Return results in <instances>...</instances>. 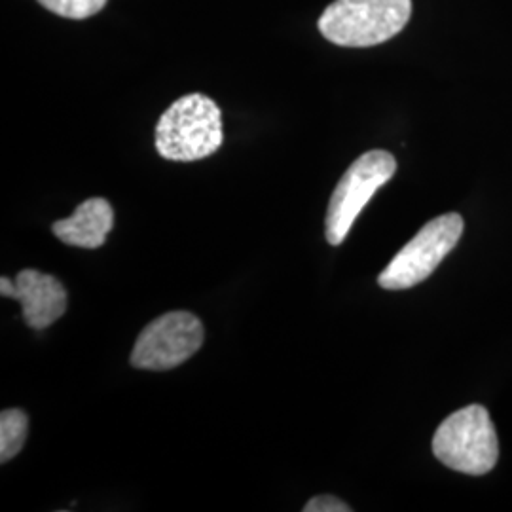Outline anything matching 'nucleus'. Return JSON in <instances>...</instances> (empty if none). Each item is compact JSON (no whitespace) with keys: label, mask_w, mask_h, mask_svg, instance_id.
<instances>
[{"label":"nucleus","mask_w":512,"mask_h":512,"mask_svg":"<svg viewBox=\"0 0 512 512\" xmlns=\"http://www.w3.org/2000/svg\"><path fill=\"white\" fill-rule=\"evenodd\" d=\"M224 141L219 105L203 93L177 99L156 126V150L171 162H198Z\"/></svg>","instance_id":"1"},{"label":"nucleus","mask_w":512,"mask_h":512,"mask_svg":"<svg viewBox=\"0 0 512 512\" xmlns=\"http://www.w3.org/2000/svg\"><path fill=\"white\" fill-rule=\"evenodd\" d=\"M412 0H334L319 18L321 35L346 48H368L399 35Z\"/></svg>","instance_id":"2"},{"label":"nucleus","mask_w":512,"mask_h":512,"mask_svg":"<svg viewBox=\"0 0 512 512\" xmlns=\"http://www.w3.org/2000/svg\"><path fill=\"white\" fill-rule=\"evenodd\" d=\"M433 454L458 473H490L499 458V442L488 410L471 404L450 414L433 437Z\"/></svg>","instance_id":"3"},{"label":"nucleus","mask_w":512,"mask_h":512,"mask_svg":"<svg viewBox=\"0 0 512 512\" xmlns=\"http://www.w3.org/2000/svg\"><path fill=\"white\" fill-rule=\"evenodd\" d=\"M463 234V219L458 213H446L429 220L410 239L378 277L385 291H404L420 285L452 253Z\"/></svg>","instance_id":"4"},{"label":"nucleus","mask_w":512,"mask_h":512,"mask_svg":"<svg viewBox=\"0 0 512 512\" xmlns=\"http://www.w3.org/2000/svg\"><path fill=\"white\" fill-rule=\"evenodd\" d=\"M395 158L385 150H370L349 165L330 198L325 219V236L330 245H340L348 238L355 219L361 215L372 196L393 179Z\"/></svg>","instance_id":"5"},{"label":"nucleus","mask_w":512,"mask_h":512,"mask_svg":"<svg viewBox=\"0 0 512 512\" xmlns=\"http://www.w3.org/2000/svg\"><path fill=\"white\" fill-rule=\"evenodd\" d=\"M203 338L202 321L194 313L169 311L139 334L131 351V365L141 370H171L202 348Z\"/></svg>","instance_id":"6"},{"label":"nucleus","mask_w":512,"mask_h":512,"mask_svg":"<svg viewBox=\"0 0 512 512\" xmlns=\"http://www.w3.org/2000/svg\"><path fill=\"white\" fill-rule=\"evenodd\" d=\"M10 298L21 302L23 319L35 330L50 327L67 311V291L61 281L38 270H21Z\"/></svg>","instance_id":"7"},{"label":"nucleus","mask_w":512,"mask_h":512,"mask_svg":"<svg viewBox=\"0 0 512 512\" xmlns=\"http://www.w3.org/2000/svg\"><path fill=\"white\" fill-rule=\"evenodd\" d=\"M114 226V209L103 198H90L76 207L69 219L57 220L52 226L55 236L67 245L82 249L101 247Z\"/></svg>","instance_id":"8"},{"label":"nucleus","mask_w":512,"mask_h":512,"mask_svg":"<svg viewBox=\"0 0 512 512\" xmlns=\"http://www.w3.org/2000/svg\"><path fill=\"white\" fill-rule=\"evenodd\" d=\"M29 431V418L23 410L10 408L0 414V461L6 463L16 458Z\"/></svg>","instance_id":"9"},{"label":"nucleus","mask_w":512,"mask_h":512,"mask_svg":"<svg viewBox=\"0 0 512 512\" xmlns=\"http://www.w3.org/2000/svg\"><path fill=\"white\" fill-rule=\"evenodd\" d=\"M46 10L55 16L69 19H86L95 16L105 8L107 0H38Z\"/></svg>","instance_id":"10"},{"label":"nucleus","mask_w":512,"mask_h":512,"mask_svg":"<svg viewBox=\"0 0 512 512\" xmlns=\"http://www.w3.org/2000/svg\"><path fill=\"white\" fill-rule=\"evenodd\" d=\"M348 507L342 499L334 497V495H317L308 501V505L304 507V512H349Z\"/></svg>","instance_id":"11"},{"label":"nucleus","mask_w":512,"mask_h":512,"mask_svg":"<svg viewBox=\"0 0 512 512\" xmlns=\"http://www.w3.org/2000/svg\"><path fill=\"white\" fill-rule=\"evenodd\" d=\"M12 291H14V281H10L8 277H2V279H0V293H2V296H8V298H10Z\"/></svg>","instance_id":"12"}]
</instances>
